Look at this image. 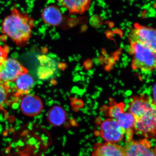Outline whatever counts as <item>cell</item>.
Wrapping results in <instances>:
<instances>
[{"label": "cell", "mask_w": 156, "mask_h": 156, "mask_svg": "<svg viewBox=\"0 0 156 156\" xmlns=\"http://www.w3.org/2000/svg\"><path fill=\"white\" fill-rule=\"evenodd\" d=\"M34 27L33 18L14 7L3 20L1 31L18 47H23L27 44L30 39Z\"/></svg>", "instance_id": "6da1fadb"}, {"label": "cell", "mask_w": 156, "mask_h": 156, "mask_svg": "<svg viewBox=\"0 0 156 156\" xmlns=\"http://www.w3.org/2000/svg\"><path fill=\"white\" fill-rule=\"evenodd\" d=\"M41 18L45 23L51 26H59L62 24L64 20L61 10L54 5L48 6L43 9Z\"/></svg>", "instance_id": "7c38bea8"}, {"label": "cell", "mask_w": 156, "mask_h": 156, "mask_svg": "<svg viewBox=\"0 0 156 156\" xmlns=\"http://www.w3.org/2000/svg\"><path fill=\"white\" fill-rule=\"evenodd\" d=\"M67 115L64 109L58 105H55L51 108L48 112V122L51 126H61L66 120Z\"/></svg>", "instance_id": "5bb4252c"}, {"label": "cell", "mask_w": 156, "mask_h": 156, "mask_svg": "<svg viewBox=\"0 0 156 156\" xmlns=\"http://www.w3.org/2000/svg\"><path fill=\"white\" fill-rule=\"evenodd\" d=\"M101 136L106 142L115 144L123 139L126 131L115 120L109 118L101 125Z\"/></svg>", "instance_id": "52a82bcc"}, {"label": "cell", "mask_w": 156, "mask_h": 156, "mask_svg": "<svg viewBox=\"0 0 156 156\" xmlns=\"http://www.w3.org/2000/svg\"><path fill=\"white\" fill-rule=\"evenodd\" d=\"M9 50L8 46L3 47L0 45V65L7 58Z\"/></svg>", "instance_id": "2e32d148"}, {"label": "cell", "mask_w": 156, "mask_h": 156, "mask_svg": "<svg viewBox=\"0 0 156 156\" xmlns=\"http://www.w3.org/2000/svg\"><path fill=\"white\" fill-rule=\"evenodd\" d=\"M28 72V70L16 59L7 58L0 65V81L10 83L19 76Z\"/></svg>", "instance_id": "8992f818"}, {"label": "cell", "mask_w": 156, "mask_h": 156, "mask_svg": "<svg viewBox=\"0 0 156 156\" xmlns=\"http://www.w3.org/2000/svg\"><path fill=\"white\" fill-rule=\"evenodd\" d=\"M126 156H156V148L146 138L126 141L124 147Z\"/></svg>", "instance_id": "ba28073f"}, {"label": "cell", "mask_w": 156, "mask_h": 156, "mask_svg": "<svg viewBox=\"0 0 156 156\" xmlns=\"http://www.w3.org/2000/svg\"><path fill=\"white\" fill-rule=\"evenodd\" d=\"M130 42H140L156 52V33L155 29L135 23L129 35Z\"/></svg>", "instance_id": "5b68a950"}, {"label": "cell", "mask_w": 156, "mask_h": 156, "mask_svg": "<svg viewBox=\"0 0 156 156\" xmlns=\"http://www.w3.org/2000/svg\"><path fill=\"white\" fill-rule=\"evenodd\" d=\"M128 110L137 119L156 112V103L147 95L135 96L129 104Z\"/></svg>", "instance_id": "277c9868"}, {"label": "cell", "mask_w": 156, "mask_h": 156, "mask_svg": "<svg viewBox=\"0 0 156 156\" xmlns=\"http://www.w3.org/2000/svg\"><path fill=\"white\" fill-rule=\"evenodd\" d=\"M130 53L132 56L133 69L145 73L152 71L156 68V52L140 42L131 41Z\"/></svg>", "instance_id": "7a4b0ae2"}, {"label": "cell", "mask_w": 156, "mask_h": 156, "mask_svg": "<svg viewBox=\"0 0 156 156\" xmlns=\"http://www.w3.org/2000/svg\"><path fill=\"white\" fill-rule=\"evenodd\" d=\"M125 105L123 103H112L108 109L110 118L115 120L126 131V141L132 140L134 134L135 119L129 112L125 111Z\"/></svg>", "instance_id": "3957f363"}, {"label": "cell", "mask_w": 156, "mask_h": 156, "mask_svg": "<svg viewBox=\"0 0 156 156\" xmlns=\"http://www.w3.org/2000/svg\"><path fill=\"white\" fill-rule=\"evenodd\" d=\"M70 13L83 14L88 11L92 0H57Z\"/></svg>", "instance_id": "4fadbf2b"}, {"label": "cell", "mask_w": 156, "mask_h": 156, "mask_svg": "<svg viewBox=\"0 0 156 156\" xmlns=\"http://www.w3.org/2000/svg\"><path fill=\"white\" fill-rule=\"evenodd\" d=\"M13 82L14 88H11L15 101L29 94L34 84L33 78L28 73L19 76Z\"/></svg>", "instance_id": "30bf717a"}, {"label": "cell", "mask_w": 156, "mask_h": 156, "mask_svg": "<svg viewBox=\"0 0 156 156\" xmlns=\"http://www.w3.org/2000/svg\"><path fill=\"white\" fill-rule=\"evenodd\" d=\"M11 96L14 98L9 83H6L0 81V111L9 104Z\"/></svg>", "instance_id": "9a60e30c"}, {"label": "cell", "mask_w": 156, "mask_h": 156, "mask_svg": "<svg viewBox=\"0 0 156 156\" xmlns=\"http://www.w3.org/2000/svg\"><path fill=\"white\" fill-rule=\"evenodd\" d=\"M20 108L23 115L28 117H35L41 112L44 104L38 96L29 93L22 97Z\"/></svg>", "instance_id": "9c48e42d"}, {"label": "cell", "mask_w": 156, "mask_h": 156, "mask_svg": "<svg viewBox=\"0 0 156 156\" xmlns=\"http://www.w3.org/2000/svg\"><path fill=\"white\" fill-rule=\"evenodd\" d=\"M153 93L154 95V101L155 103H156V87L155 85L154 87L153 90Z\"/></svg>", "instance_id": "e0dca14e"}, {"label": "cell", "mask_w": 156, "mask_h": 156, "mask_svg": "<svg viewBox=\"0 0 156 156\" xmlns=\"http://www.w3.org/2000/svg\"><path fill=\"white\" fill-rule=\"evenodd\" d=\"M92 156H126L124 147L116 144L98 143L93 146Z\"/></svg>", "instance_id": "8fae6325"}]
</instances>
